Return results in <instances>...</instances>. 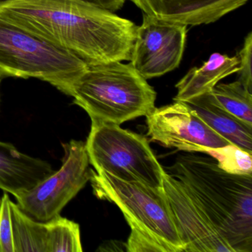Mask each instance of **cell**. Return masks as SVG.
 <instances>
[{"mask_svg": "<svg viewBox=\"0 0 252 252\" xmlns=\"http://www.w3.org/2000/svg\"><path fill=\"white\" fill-rule=\"evenodd\" d=\"M0 16L88 65L130 60L138 26L79 0H11Z\"/></svg>", "mask_w": 252, "mask_h": 252, "instance_id": "6da1fadb", "label": "cell"}, {"mask_svg": "<svg viewBox=\"0 0 252 252\" xmlns=\"http://www.w3.org/2000/svg\"><path fill=\"white\" fill-rule=\"evenodd\" d=\"M168 169L234 252H252V175L228 173L211 156L188 152Z\"/></svg>", "mask_w": 252, "mask_h": 252, "instance_id": "7a4b0ae2", "label": "cell"}, {"mask_svg": "<svg viewBox=\"0 0 252 252\" xmlns=\"http://www.w3.org/2000/svg\"><path fill=\"white\" fill-rule=\"evenodd\" d=\"M90 181L95 195L114 203L130 226L127 252H184L163 187L128 182L93 169Z\"/></svg>", "mask_w": 252, "mask_h": 252, "instance_id": "3957f363", "label": "cell"}, {"mask_svg": "<svg viewBox=\"0 0 252 252\" xmlns=\"http://www.w3.org/2000/svg\"><path fill=\"white\" fill-rule=\"evenodd\" d=\"M68 95L91 122L121 125L147 116L155 107L157 94L130 63L113 62L88 65Z\"/></svg>", "mask_w": 252, "mask_h": 252, "instance_id": "277c9868", "label": "cell"}, {"mask_svg": "<svg viewBox=\"0 0 252 252\" xmlns=\"http://www.w3.org/2000/svg\"><path fill=\"white\" fill-rule=\"evenodd\" d=\"M88 65L79 57L0 16V78H35L68 95Z\"/></svg>", "mask_w": 252, "mask_h": 252, "instance_id": "5b68a950", "label": "cell"}, {"mask_svg": "<svg viewBox=\"0 0 252 252\" xmlns=\"http://www.w3.org/2000/svg\"><path fill=\"white\" fill-rule=\"evenodd\" d=\"M85 143L95 172L163 188L165 170L143 135L122 129L120 125L92 122Z\"/></svg>", "mask_w": 252, "mask_h": 252, "instance_id": "8992f818", "label": "cell"}, {"mask_svg": "<svg viewBox=\"0 0 252 252\" xmlns=\"http://www.w3.org/2000/svg\"><path fill=\"white\" fill-rule=\"evenodd\" d=\"M63 147L62 167L34 188L15 197L19 208L35 220L47 222L60 215L91 180L92 169L86 143L72 140Z\"/></svg>", "mask_w": 252, "mask_h": 252, "instance_id": "52a82bcc", "label": "cell"}, {"mask_svg": "<svg viewBox=\"0 0 252 252\" xmlns=\"http://www.w3.org/2000/svg\"><path fill=\"white\" fill-rule=\"evenodd\" d=\"M146 118L152 141L167 148L201 153L204 148H220L231 144L184 101H175L158 108L155 107Z\"/></svg>", "mask_w": 252, "mask_h": 252, "instance_id": "ba28073f", "label": "cell"}, {"mask_svg": "<svg viewBox=\"0 0 252 252\" xmlns=\"http://www.w3.org/2000/svg\"><path fill=\"white\" fill-rule=\"evenodd\" d=\"M187 35V26L156 20L143 13L130 64L147 80L175 70L182 60Z\"/></svg>", "mask_w": 252, "mask_h": 252, "instance_id": "9c48e42d", "label": "cell"}, {"mask_svg": "<svg viewBox=\"0 0 252 252\" xmlns=\"http://www.w3.org/2000/svg\"><path fill=\"white\" fill-rule=\"evenodd\" d=\"M163 189L185 252H234L181 181L165 171Z\"/></svg>", "mask_w": 252, "mask_h": 252, "instance_id": "30bf717a", "label": "cell"}, {"mask_svg": "<svg viewBox=\"0 0 252 252\" xmlns=\"http://www.w3.org/2000/svg\"><path fill=\"white\" fill-rule=\"evenodd\" d=\"M144 14L168 23L196 26L215 23L249 0H129Z\"/></svg>", "mask_w": 252, "mask_h": 252, "instance_id": "8fae6325", "label": "cell"}, {"mask_svg": "<svg viewBox=\"0 0 252 252\" xmlns=\"http://www.w3.org/2000/svg\"><path fill=\"white\" fill-rule=\"evenodd\" d=\"M50 163L0 141V189L14 197L34 188L54 173Z\"/></svg>", "mask_w": 252, "mask_h": 252, "instance_id": "7c38bea8", "label": "cell"}, {"mask_svg": "<svg viewBox=\"0 0 252 252\" xmlns=\"http://www.w3.org/2000/svg\"><path fill=\"white\" fill-rule=\"evenodd\" d=\"M239 70L237 56L214 53L200 67L190 69L178 82L174 101H187L210 92L220 81Z\"/></svg>", "mask_w": 252, "mask_h": 252, "instance_id": "4fadbf2b", "label": "cell"}, {"mask_svg": "<svg viewBox=\"0 0 252 252\" xmlns=\"http://www.w3.org/2000/svg\"><path fill=\"white\" fill-rule=\"evenodd\" d=\"M214 131L233 145L252 154V126L216 104L209 93L185 101Z\"/></svg>", "mask_w": 252, "mask_h": 252, "instance_id": "5bb4252c", "label": "cell"}, {"mask_svg": "<svg viewBox=\"0 0 252 252\" xmlns=\"http://www.w3.org/2000/svg\"><path fill=\"white\" fill-rule=\"evenodd\" d=\"M10 209L14 252H49V222L35 220L12 201Z\"/></svg>", "mask_w": 252, "mask_h": 252, "instance_id": "9a60e30c", "label": "cell"}, {"mask_svg": "<svg viewBox=\"0 0 252 252\" xmlns=\"http://www.w3.org/2000/svg\"><path fill=\"white\" fill-rule=\"evenodd\" d=\"M212 99L220 107L252 126V94L239 81L218 84L209 92Z\"/></svg>", "mask_w": 252, "mask_h": 252, "instance_id": "2e32d148", "label": "cell"}, {"mask_svg": "<svg viewBox=\"0 0 252 252\" xmlns=\"http://www.w3.org/2000/svg\"><path fill=\"white\" fill-rule=\"evenodd\" d=\"M49 252H82L79 225L58 215L50 220Z\"/></svg>", "mask_w": 252, "mask_h": 252, "instance_id": "e0dca14e", "label": "cell"}, {"mask_svg": "<svg viewBox=\"0 0 252 252\" xmlns=\"http://www.w3.org/2000/svg\"><path fill=\"white\" fill-rule=\"evenodd\" d=\"M201 153L215 158L225 172L237 175H252V154L228 144L220 148H204Z\"/></svg>", "mask_w": 252, "mask_h": 252, "instance_id": "ac0fdd59", "label": "cell"}, {"mask_svg": "<svg viewBox=\"0 0 252 252\" xmlns=\"http://www.w3.org/2000/svg\"><path fill=\"white\" fill-rule=\"evenodd\" d=\"M11 202L7 192L4 193L0 218V252H14L10 209Z\"/></svg>", "mask_w": 252, "mask_h": 252, "instance_id": "d6986e66", "label": "cell"}, {"mask_svg": "<svg viewBox=\"0 0 252 252\" xmlns=\"http://www.w3.org/2000/svg\"><path fill=\"white\" fill-rule=\"evenodd\" d=\"M237 56L239 60L237 81L252 92V32H250L245 38L244 45Z\"/></svg>", "mask_w": 252, "mask_h": 252, "instance_id": "ffe728a7", "label": "cell"}, {"mask_svg": "<svg viewBox=\"0 0 252 252\" xmlns=\"http://www.w3.org/2000/svg\"><path fill=\"white\" fill-rule=\"evenodd\" d=\"M81 2L102 9L107 10L111 12L119 11L125 5L126 0H79Z\"/></svg>", "mask_w": 252, "mask_h": 252, "instance_id": "44dd1931", "label": "cell"}, {"mask_svg": "<svg viewBox=\"0 0 252 252\" xmlns=\"http://www.w3.org/2000/svg\"><path fill=\"white\" fill-rule=\"evenodd\" d=\"M11 0H0V7H2V5H5V4L9 2Z\"/></svg>", "mask_w": 252, "mask_h": 252, "instance_id": "7402d4cb", "label": "cell"}, {"mask_svg": "<svg viewBox=\"0 0 252 252\" xmlns=\"http://www.w3.org/2000/svg\"><path fill=\"white\" fill-rule=\"evenodd\" d=\"M1 212H2V198L0 199V218H1Z\"/></svg>", "mask_w": 252, "mask_h": 252, "instance_id": "603a6c76", "label": "cell"}, {"mask_svg": "<svg viewBox=\"0 0 252 252\" xmlns=\"http://www.w3.org/2000/svg\"><path fill=\"white\" fill-rule=\"evenodd\" d=\"M1 81H2V79H1V78H0V84H1Z\"/></svg>", "mask_w": 252, "mask_h": 252, "instance_id": "cb8c5ba5", "label": "cell"}]
</instances>
